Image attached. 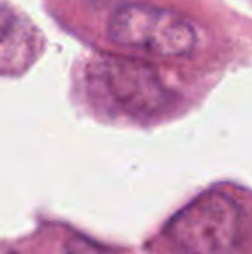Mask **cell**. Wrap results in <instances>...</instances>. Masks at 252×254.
Returning a JSON list of instances; mask_svg holds the SVG:
<instances>
[{"label": "cell", "instance_id": "cell-4", "mask_svg": "<svg viewBox=\"0 0 252 254\" xmlns=\"http://www.w3.org/2000/svg\"><path fill=\"white\" fill-rule=\"evenodd\" d=\"M17 37H28V31L24 30V24L21 23L19 16L12 9L0 3V63L3 64L14 63L9 51L14 45V38Z\"/></svg>", "mask_w": 252, "mask_h": 254}, {"label": "cell", "instance_id": "cell-3", "mask_svg": "<svg viewBox=\"0 0 252 254\" xmlns=\"http://www.w3.org/2000/svg\"><path fill=\"white\" fill-rule=\"evenodd\" d=\"M101 66L105 88L128 113L152 116L171 106V92L151 64L130 57H109Z\"/></svg>", "mask_w": 252, "mask_h": 254}, {"label": "cell", "instance_id": "cell-1", "mask_svg": "<svg viewBox=\"0 0 252 254\" xmlns=\"http://www.w3.org/2000/svg\"><path fill=\"white\" fill-rule=\"evenodd\" d=\"M244 228L239 202L223 192H209L173 218L168 234L185 254H235Z\"/></svg>", "mask_w": 252, "mask_h": 254}, {"label": "cell", "instance_id": "cell-5", "mask_svg": "<svg viewBox=\"0 0 252 254\" xmlns=\"http://www.w3.org/2000/svg\"><path fill=\"white\" fill-rule=\"evenodd\" d=\"M64 254H116V253L101 244H95V242L88 241V239L73 237L64 246Z\"/></svg>", "mask_w": 252, "mask_h": 254}, {"label": "cell", "instance_id": "cell-2", "mask_svg": "<svg viewBox=\"0 0 252 254\" xmlns=\"http://www.w3.org/2000/svg\"><path fill=\"white\" fill-rule=\"evenodd\" d=\"M109 37L123 47L164 57L187 56L197 42L194 28L180 14L144 2L119 7L109 21Z\"/></svg>", "mask_w": 252, "mask_h": 254}]
</instances>
